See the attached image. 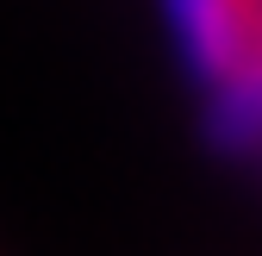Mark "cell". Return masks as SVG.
I'll return each mask as SVG.
<instances>
[{
  "label": "cell",
  "mask_w": 262,
  "mask_h": 256,
  "mask_svg": "<svg viewBox=\"0 0 262 256\" xmlns=\"http://www.w3.org/2000/svg\"><path fill=\"white\" fill-rule=\"evenodd\" d=\"M256 156H262V144H256Z\"/></svg>",
  "instance_id": "7a4b0ae2"
},
{
  "label": "cell",
  "mask_w": 262,
  "mask_h": 256,
  "mask_svg": "<svg viewBox=\"0 0 262 256\" xmlns=\"http://www.w3.org/2000/svg\"><path fill=\"white\" fill-rule=\"evenodd\" d=\"M162 25L200 94L212 144L256 156L262 144V0H162Z\"/></svg>",
  "instance_id": "6da1fadb"
}]
</instances>
